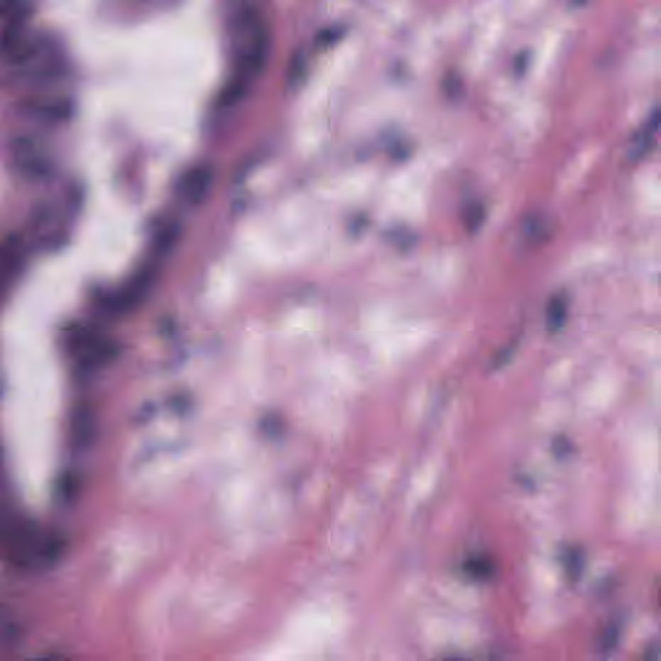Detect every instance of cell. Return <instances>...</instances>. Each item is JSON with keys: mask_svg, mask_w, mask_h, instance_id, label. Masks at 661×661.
Returning a JSON list of instances; mask_svg holds the SVG:
<instances>
[{"mask_svg": "<svg viewBox=\"0 0 661 661\" xmlns=\"http://www.w3.org/2000/svg\"><path fill=\"white\" fill-rule=\"evenodd\" d=\"M228 35L234 74L222 96L235 101L244 92L247 83L261 72L269 52L271 33L260 11L242 3L229 16Z\"/></svg>", "mask_w": 661, "mask_h": 661, "instance_id": "1", "label": "cell"}, {"mask_svg": "<svg viewBox=\"0 0 661 661\" xmlns=\"http://www.w3.org/2000/svg\"><path fill=\"white\" fill-rule=\"evenodd\" d=\"M12 159L21 173L34 177L48 170V158L40 143L31 137H20L12 145Z\"/></svg>", "mask_w": 661, "mask_h": 661, "instance_id": "2", "label": "cell"}, {"mask_svg": "<svg viewBox=\"0 0 661 661\" xmlns=\"http://www.w3.org/2000/svg\"><path fill=\"white\" fill-rule=\"evenodd\" d=\"M212 170L206 164H195L187 168L177 182V195L187 204H198L204 200L212 185Z\"/></svg>", "mask_w": 661, "mask_h": 661, "instance_id": "3", "label": "cell"}, {"mask_svg": "<svg viewBox=\"0 0 661 661\" xmlns=\"http://www.w3.org/2000/svg\"><path fill=\"white\" fill-rule=\"evenodd\" d=\"M661 132V107L652 111V114L643 121L638 131L633 136L629 154L632 158L643 157L652 145L656 143Z\"/></svg>", "mask_w": 661, "mask_h": 661, "instance_id": "4", "label": "cell"}, {"mask_svg": "<svg viewBox=\"0 0 661 661\" xmlns=\"http://www.w3.org/2000/svg\"><path fill=\"white\" fill-rule=\"evenodd\" d=\"M567 313H569V301L567 297L563 293H557L553 296L549 304H547V328L552 332H558L566 323L567 319Z\"/></svg>", "mask_w": 661, "mask_h": 661, "instance_id": "5", "label": "cell"}, {"mask_svg": "<svg viewBox=\"0 0 661 661\" xmlns=\"http://www.w3.org/2000/svg\"><path fill=\"white\" fill-rule=\"evenodd\" d=\"M306 70V55L304 50H297L292 58L290 70H288V80L292 84H297L304 77Z\"/></svg>", "mask_w": 661, "mask_h": 661, "instance_id": "6", "label": "cell"}, {"mask_svg": "<svg viewBox=\"0 0 661 661\" xmlns=\"http://www.w3.org/2000/svg\"><path fill=\"white\" fill-rule=\"evenodd\" d=\"M484 219V207L479 206V204H473V206H470L468 212L465 214L466 225H468V228L471 229V230L478 228V226L482 224Z\"/></svg>", "mask_w": 661, "mask_h": 661, "instance_id": "7", "label": "cell"}, {"mask_svg": "<svg viewBox=\"0 0 661 661\" xmlns=\"http://www.w3.org/2000/svg\"><path fill=\"white\" fill-rule=\"evenodd\" d=\"M337 33H339V30L336 29V28H327V29L322 30L318 34V42L328 43L329 40H334L337 38Z\"/></svg>", "mask_w": 661, "mask_h": 661, "instance_id": "8", "label": "cell"}]
</instances>
